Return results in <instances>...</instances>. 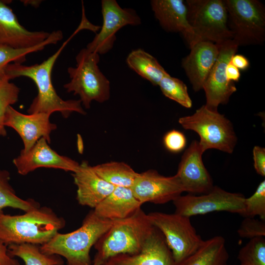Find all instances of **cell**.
<instances>
[{"label": "cell", "instance_id": "obj_33", "mask_svg": "<svg viewBox=\"0 0 265 265\" xmlns=\"http://www.w3.org/2000/svg\"><path fill=\"white\" fill-rule=\"evenodd\" d=\"M238 233L240 237L252 239L265 237V221L251 217H244L242 221Z\"/></svg>", "mask_w": 265, "mask_h": 265}, {"label": "cell", "instance_id": "obj_17", "mask_svg": "<svg viewBox=\"0 0 265 265\" xmlns=\"http://www.w3.org/2000/svg\"><path fill=\"white\" fill-rule=\"evenodd\" d=\"M10 2L0 0V47L23 49L34 47L46 40L51 32L29 31L19 23Z\"/></svg>", "mask_w": 265, "mask_h": 265}, {"label": "cell", "instance_id": "obj_5", "mask_svg": "<svg viewBox=\"0 0 265 265\" xmlns=\"http://www.w3.org/2000/svg\"><path fill=\"white\" fill-rule=\"evenodd\" d=\"M76 60V67L67 69L70 81L64 85L67 92L78 95L86 109L90 108L92 101H107L110 82L99 68V54L84 48L77 54Z\"/></svg>", "mask_w": 265, "mask_h": 265}, {"label": "cell", "instance_id": "obj_37", "mask_svg": "<svg viewBox=\"0 0 265 265\" xmlns=\"http://www.w3.org/2000/svg\"><path fill=\"white\" fill-rule=\"evenodd\" d=\"M230 62L238 70H246L250 65L248 59L244 55L235 54L231 58Z\"/></svg>", "mask_w": 265, "mask_h": 265}, {"label": "cell", "instance_id": "obj_8", "mask_svg": "<svg viewBox=\"0 0 265 265\" xmlns=\"http://www.w3.org/2000/svg\"><path fill=\"white\" fill-rule=\"evenodd\" d=\"M188 22L199 41L220 44L233 39L223 0H186Z\"/></svg>", "mask_w": 265, "mask_h": 265}, {"label": "cell", "instance_id": "obj_35", "mask_svg": "<svg viewBox=\"0 0 265 265\" xmlns=\"http://www.w3.org/2000/svg\"><path fill=\"white\" fill-rule=\"evenodd\" d=\"M254 166L257 173L265 176V149L256 146L253 150Z\"/></svg>", "mask_w": 265, "mask_h": 265}, {"label": "cell", "instance_id": "obj_1", "mask_svg": "<svg viewBox=\"0 0 265 265\" xmlns=\"http://www.w3.org/2000/svg\"><path fill=\"white\" fill-rule=\"evenodd\" d=\"M81 29L79 26L54 54L40 64L25 65L12 63L7 66L5 76L9 80L20 77H27L32 80L37 86V94L27 109L29 114L44 113L51 115L59 112L64 118H67L73 112L86 114L80 100H64L57 95L51 77L58 56L72 37Z\"/></svg>", "mask_w": 265, "mask_h": 265}, {"label": "cell", "instance_id": "obj_21", "mask_svg": "<svg viewBox=\"0 0 265 265\" xmlns=\"http://www.w3.org/2000/svg\"><path fill=\"white\" fill-rule=\"evenodd\" d=\"M73 176L77 187V200L79 204L93 209L115 187L100 177L86 161L80 164L78 169L73 173Z\"/></svg>", "mask_w": 265, "mask_h": 265}, {"label": "cell", "instance_id": "obj_32", "mask_svg": "<svg viewBox=\"0 0 265 265\" xmlns=\"http://www.w3.org/2000/svg\"><path fill=\"white\" fill-rule=\"evenodd\" d=\"M241 216L251 218L259 216L261 220H265V180L260 183L251 196L245 198L244 209Z\"/></svg>", "mask_w": 265, "mask_h": 265}, {"label": "cell", "instance_id": "obj_30", "mask_svg": "<svg viewBox=\"0 0 265 265\" xmlns=\"http://www.w3.org/2000/svg\"><path fill=\"white\" fill-rule=\"evenodd\" d=\"M238 259L239 265H265V239L255 238L239 250Z\"/></svg>", "mask_w": 265, "mask_h": 265}, {"label": "cell", "instance_id": "obj_12", "mask_svg": "<svg viewBox=\"0 0 265 265\" xmlns=\"http://www.w3.org/2000/svg\"><path fill=\"white\" fill-rule=\"evenodd\" d=\"M218 45L219 54L203 86L206 97L205 106L213 111H217L219 104H227L237 90L234 82L227 80L225 70L238 46L232 39Z\"/></svg>", "mask_w": 265, "mask_h": 265}, {"label": "cell", "instance_id": "obj_26", "mask_svg": "<svg viewBox=\"0 0 265 265\" xmlns=\"http://www.w3.org/2000/svg\"><path fill=\"white\" fill-rule=\"evenodd\" d=\"M63 38L62 32L60 30H54L49 37L40 44L29 48L15 49L7 47H0V79L5 77V69L12 63H22L26 60V56L31 53L43 50L51 44H55Z\"/></svg>", "mask_w": 265, "mask_h": 265}, {"label": "cell", "instance_id": "obj_27", "mask_svg": "<svg viewBox=\"0 0 265 265\" xmlns=\"http://www.w3.org/2000/svg\"><path fill=\"white\" fill-rule=\"evenodd\" d=\"M40 245L22 243L7 246L8 253L12 257L21 258L25 265H63L60 256L43 253Z\"/></svg>", "mask_w": 265, "mask_h": 265}, {"label": "cell", "instance_id": "obj_19", "mask_svg": "<svg viewBox=\"0 0 265 265\" xmlns=\"http://www.w3.org/2000/svg\"><path fill=\"white\" fill-rule=\"evenodd\" d=\"M152 10L161 27L168 32L180 33L190 48L200 41L187 18V7L182 0H153Z\"/></svg>", "mask_w": 265, "mask_h": 265}, {"label": "cell", "instance_id": "obj_7", "mask_svg": "<svg viewBox=\"0 0 265 265\" xmlns=\"http://www.w3.org/2000/svg\"><path fill=\"white\" fill-rule=\"evenodd\" d=\"M232 40L238 45L262 44L265 40V8L257 0H224Z\"/></svg>", "mask_w": 265, "mask_h": 265}, {"label": "cell", "instance_id": "obj_3", "mask_svg": "<svg viewBox=\"0 0 265 265\" xmlns=\"http://www.w3.org/2000/svg\"><path fill=\"white\" fill-rule=\"evenodd\" d=\"M155 228L141 208L127 218L112 220L111 227L94 245L97 252L92 265H103L118 254L138 253Z\"/></svg>", "mask_w": 265, "mask_h": 265}, {"label": "cell", "instance_id": "obj_2", "mask_svg": "<svg viewBox=\"0 0 265 265\" xmlns=\"http://www.w3.org/2000/svg\"><path fill=\"white\" fill-rule=\"evenodd\" d=\"M65 219L50 208L38 207L21 215H0V243H30L42 245L48 242L65 226Z\"/></svg>", "mask_w": 265, "mask_h": 265}, {"label": "cell", "instance_id": "obj_24", "mask_svg": "<svg viewBox=\"0 0 265 265\" xmlns=\"http://www.w3.org/2000/svg\"><path fill=\"white\" fill-rule=\"evenodd\" d=\"M126 62L131 69L154 85H158L168 74L156 58L141 49L132 51Z\"/></svg>", "mask_w": 265, "mask_h": 265}, {"label": "cell", "instance_id": "obj_36", "mask_svg": "<svg viewBox=\"0 0 265 265\" xmlns=\"http://www.w3.org/2000/svg\"><path fill=\"white\" fill-rule=\"evenodd\" d=\"M0 265H20L18 260L10 255L7 246L0 243Z\"/></svg>", "mask_w": 265, "mask_h": 265}, {"label": "cell", "instance_id": "obj_38", "mask_svg": "<svg viewBox=\"0 0 265 265\" xmlns=\"http://www.w3.org/2000/svg\"><path fill=\"white\" fill-rule=\"evenodd\" d=\"M225 74L227 80L230 82L238 81L240 78L239 70L231 64L230 61L226 66Z\"/></svg>", "mask_w": 265, "mask_h": 265}, {"label": "cell", "instance_id": "obj_10", "mask_svg": "<svg viewBox=\"0 0 265 265\" xmlns=\"http://www.w3.org/2000/svg\"><path fill=\"white\" fill-rule=\"evenodd\" d=\"M245 197L242 194L226 191L213 186L208 193L200 195H180L173 201L175 213L190 217L214 212H227L241 215Z\"/></svg>", "mask_w": 265, "mask_h": 265}, {"label": "cell", "instance_id": "obj_9", "mask_svg": "<svg viewBox=\"0 0 265 265\" xmlns=\"http://www.w3.org/2000/svg\"><path fill=\"white\" fill-rule=\"evenodd\" d=\"M147 215L151 224L163 235L176 265L196 251L204 240L189 217L159 212H151Z\"/></svg>", "mask_w": 265, "mask_h": 265}, {"label": "cell", "instance_id": "obj_11", "mask_svg": "<svg viewBox=\"0 0 265 265\" xmlns=\"http://www.w3.org/2000/svg\"><path fill=\"white\" fill-rule=\"evenodd\" d=\"M101 7L103 25L86 48L99 54H105L113 48L116 39L115 34L122 27L141 24V19L135 10L121 7L115 0H102Z\"/></svg>", "mask_w": 265, "mask_h": 265}, {"label": "cell", "instance_id": "obj_22", "mask_svg": "<svg viewBox=\"0 0 265 265\" xmlns=\"http://www.w3.org/2000/svg\"><path fill=\"white\" fill-rule=\"evenodd\" d=\"M141 205L131 188L116 186L93 211L99 217L114 220L132 215Z\"/></svg>", "mask_w": 265, "mask_h": 265}, {"label": "cell", "instance_id": "obj_34", "mask_svg": "<svg viewBox=\"0 0 265 265\" xmlns=\"http://www.w3.org/2000/svg\"><path fill=\"white\" fill-rule=\"evenodd\" d=\"M186 140L182 132L173 130L168 132L163 137L165 147L170 152L178 153L186 147Z\"/></svg>", "mask_w": 265, "mask_h": 265}, {"label": "cell", "instance_id": "obj_15", "mask_svg": "<svg viewBox=\"0 0 265 265\" xmlns=\"http://www.w3.org/2000/svg\"><path fill=\"white\" fill-rule=\"evenodd\" d=\"M48 141L41 138L28 151L21 150L13 160L18 173L26 175L40 167L60 169L75 172L80 163L67 157L58 154L53 150Z\"/></svg>", "mask_w": 265, "mask_h": 265}, {"label": "cell", "instance_id": "obj_18", "mask_svg": "<svg viewBox=\"0 0 265 265\" xmlns=\"http://www.w3.org/2000/svg\"><path fill=\"white\" fill-rule=\"evenodd\" d=\"M103 265H176L161 232L155 227L139 252L113 256Z\"/></svg>", "mask_w": 265, "mask_h": 265}, {"label": "cell", "instance_id": "obj_28", "mask_svg": "<svg viewBox=\"0 0 265 265\" xmlns=\"http://www.w3.org/2000/svg\"><path fill=\"white\" fill-rule=\"evenodd\" d=\"M10 174L6 170L0 169V215L4 208L10 207L24 212L40 206L33 199L19 197L10 183Z\"/></svg>", "mask_w": 265, "mask_h": 265}, {"label": "cell", "instance_id": "obj_6", "mask_svg": "<svg viewBox=\"0 0 265 265\" xmlns=\"http://www.w3.org/2000/svg\"><path fill=\"white\" fill-rule=\"evenodd\" d=\"M179 122L185 129L198 133L203 152L209 149L230 154L233 152L237 138L232 124L218 111H212L203 105L192 115L180 117Z\"/></svg>", "mask_w": 265, "mask_h": 265}, {"label": "cell", "instance_id": "obj_20", "mask_svg": "<svg viewBox=\"0 0 265 265\" xmlns=\"http://www.w3.org/2000/svg\"><path fill=\"white\" fill-rule=\"evenodd\" d=\"M188 55L183 58L182 65L193 89L198 91L203 85L217 58L218 44L200 41L190 48Z\"/></svg>", "mask_w": 265, "mask_h": 265}, {"label": "cell", "instance_id": "obj_23", "mask_svg": "<svg viewBox=\"0 0 265 265\" xmlns=\"http://www.w3.org/2000/svg\"><path fill=\"white\" fill-rule=\"evenodd\" d=\"M225 243L220 236L203 240L196 251L177 265H227L229 255Z\"/></svg>", "mask_w": 265, "mask_h": 265}, {"label": "cell", "instance_id": "obj_14", "mask_svg": "<svg viewBox=\"0 0 265 265\" xmlns=\"http://www.w3.org/2000/svg\"><path fill=\"white\" fill-rule=\"evenodd\" d=\"M199 142L194 140L185 151L175 174L184 192L189 194H205L213 187L212 178L203 160Z\"/></svg>", "mask_w": 265, "mask_h": 265}, {"label": "cell", "instance_id": "obj_31", "mask_svg": "<svg viewBox=\"0 0 265 265\" xmlns=\"http://www.w3.org/2000/svg\"><path fill=\"white\" fill-rule=\"evenodd\" d=\"M20 89L5 76L0 79V136L7 134L4 121L7 108L18 101Z\"/></svg>", "mask_w": 265, "mask_h": 265}, {"label": "cell", "instance_id": "obj_29", "mask_svg": "<svg viewBox=\"0 0 265 265\" xmlns=\"http://www.w3.org/2000/svg\"><path fill=\"white\" fill-rule=\"evenodd\" d=\"M158 86L166 97L186 108L191 107L192 101L187 87L181 80L171 77L168 73L162 78Z\"/></svg>", "mask_w": 265, "mask_h": 265}, {"label": "cell", "instance_id": "obj_25", "mask_svg": "<svg viewBox=\"0 0 265 265\" xmlns=\"http://www.w3.org/2000/svg\"><path fill=\"white\" fill-rule=\"evenodd\" d=\"M95 172L106 182L114 186L130 187L138 175L129 165L110 161L92 166Z\"/></svg>", "mask_w": 265, "mask_h": 265}, {"label": "cell", "instance_id": "obj_16", "mask_svg": "<svg viewBox=\"0 0 265 265\" xmlns=\"http://www.w3.org/2000/svg\"><path fill=\"white\" fill-rule=\"evenodd\" d=\"M50 115L44 113L25 114L9 106L4 123L5 127L12 128L19 134L24 143L22 150L26 152L41 138L51 142V133L57 127L50 122Z\"/></svg>", "mask_w": 265, "mask_h": 265}, {"label": "cell", "instance_id": "obj_13", "mask_svg": "<svg viewBox=\"0 0 265 265\" xmlns=\"http://www.w3.org/2000/svg\"><path fill=\"white\" fill-rule=\"evenodd\" d=\"M131 189L142 205L147 202L164 204L173 202L184 192L176 175L165 176L153 169L138 173Z\"/></svg>", "mask_w": 265, "mask_h": 265}, {"label": "cell", "instance_id": "obj_4", "mask_svg": "<svg viewBox=\"0 0 265 265\" xmlns=\"http://www.w3.org/2000/svg\"><path fill=\"white\" fill-rule=\"evenodd\" d=\"M112 224V220L99 217L92 210L80 228L68 233H57L48 242L40 246L41 251L65 258L67 265H92L91 248Z\"/></svg>", "mask_w": 265, "mask_h": 265}]
</instances>
